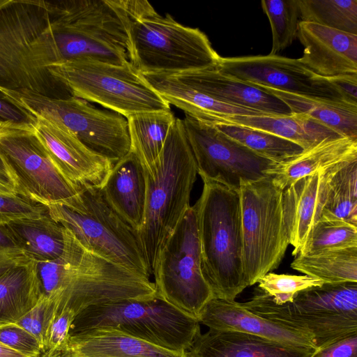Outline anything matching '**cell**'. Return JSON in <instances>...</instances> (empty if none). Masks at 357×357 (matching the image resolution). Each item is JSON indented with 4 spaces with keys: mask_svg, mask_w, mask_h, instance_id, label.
<instances>
[{
    "mask_svg": "<svg viewBox=\"0 0 357 357\" xmlns=\"http://www.w3.org/2000/svg\"><path fill=\"white\" fill-rule=\"evenodd\" d=\"M130 17V64L142 75L167 74L217 68L220 56L206 35L167 14L160 15L147 1L134 0Z\"/></svg>",
    "mask_w": 357,
    "mask_h": 357,
    "instance_id": "8992f818",
    "label": "cell"
},
{
    "mask_svg": "<svg viewBox=\"0 0 357 357\" xmlns=\"http://www.w3.org/2000/svg\"><path fill=\"white\" fill-rule=\"evenodd\" d=\"M0 342L27 356L42 357L44 354L38 340L15 323L0 324Z\"/></svg>",
    "mask_w": 357,
    "mask_h": 357,
    "instance_id": "60d3db41",
    "label": "cell"
},
{
    "mask_svg": "<svg viewBox=\"0 0 357 357\" xmlns=\"http://www.w3.org/2000/svg\"><path fill=\"white\" fill-rule=\"evenodd\" d=\"M152 275L156 296L194 319L213 298L202 271L195 204L160 251Z\"/></svg>",
    "mask_w": 357,
    "mask_h": 357,
    "instance_id": "4fadbf2b",
    "label": "cell"
},
{
    "mask_svg": "<svg viewBox=\"0 0 357 357\" xmlns=\"http://www.w3.org/2000/svg\"><path fill=\"white\" fill-rule=\"evenodd\" d=\"M8 1L9 0H0V8L6 5Z\"/></svg>",
    "mask_w": 357,
    "mask_h": 357,
    "instance_id": "c3c4849f",
    "label": "cell"
},
{
    "mask_svg": "<svg viewBox=\"0 0 357 357\" xmlns=\"http://www.w3.org/2000/svg\"><path fill=\"white\" fill-rule=\"evenodd\" d=\"M130 151L149 172L159 158L176 117L169 111L137 113L126 118Z\"/></svg>",
    "mask_w": 357,
    "mask_h": 357,
    "instance_id": "f546056e",
    "label": "cell"
},
{
    "mask_svg": "<svg viewBox=\"0 0 357 357\" xmlns=\"http://www.w3.org/2000/svg\"><path fill=\"white\" fill-rule=\"evenodd\" d=\"M243 236V266L247 286L276 269L289 245L284 221L282 190L271 176L239 189Z\"/></svg>",
    "mask_w": 357,
    "mask_h": 357,
    "instance_id": "7c38bea8",
    "label": "cell"
},
{
    "mask_svg": "<svg viewBox=\"0 0 357 357\" xmlns=\"http://www.w3.org/2000/svg\"><path fill=\"white\" fill-rule=\"evenodd\" d=\"M33 130L57 167L73 183L100 188L114 162L88 149L64 126L35 117Z\"/></svg>",
    "mask_w": 357,
    "mask_h": 357,
    "instance_id": "e0dca14e",
    "label": "cell"
},
{
    "mask_svg": "<svg viewBox=\"0 0 357 357\" xmlns=\"http://www.w3.org/2000/svg\"><path fill=\"white\" fill-rule=\"evenodd\" d=\"M59 357H72L70 354L68 352V353H66V354H62L61 356H60Z\"/></svg>",
    "mask_w": 357,
    "mask_h": 357,
    "instance_id": "681fc988",
    "label": "cell"
},
{
    "mask_svg": "<svg viewBox=\"0 0 357 357\" xmlns=\"http://www.w3.org/2000/svg\"><path fill=\"white\" fill-rule=\"evenodd\" d=\"M64 234L62 254L52 261L37 262L43 293L55 297L57 313L70 308L77 316L95 305L157 296L150 278L91 252L66 228Z\"/></svg>",
    "mask_w": 357,
    "mask_h": 357,
    "instance_id": "7a4b0ae2",
    "label": "cell"
},
{
    "mask_svg": "<svg viewBox=\"0 0 357 357\" xmlns=\"http://www.w3.org/2000/svg\"><path fill=\"white\" fill-rule=\"evenodd\" d=\"M0 191L20 194L17 180L8 162L0 151Z\"/></svg>",
    "mask_w": 357,
    "mask_h": 357,
    "instance_id": "bcb514c9",
    "label": "cell"
},
{
    "mask_svg": "<svg viewBox=\"0 0 357 357\" xmlns=\"http://www.w3.org/2000/svg\"><path fill=\"white\" fill-rule=\"evenodd\" d=\"M0 96L32 116L59 123L88 149L114 163L130 151L127 119L71 96L56 98L0 88Z\"/></svg>",
    "mask_w": 357,
    "mask_h": 357,
    "instance_id": "8fae6325",
    "label": "cell"
},
{
    "mask_svg": "<svg viewBox=\"0 0 357 357\" xmlns=\"http://www.w3.org/2000/svg\"><path fill=\"white\" fill-rule=\"evenodd\" d=\"M340 165L301 178L282 190L284 221L293 256L299 254L312 227L320 220L330 176Z\"/></svg>",
    "mask_w": 357,
    "mask_h": 357,
    "instance_id": "d6986e66",
    "label": "cell"
},
{
    "mask_svg": "<svg viewBox=\"0 0 357 357\" xmlns=\"http://www.w3.org/2000/svg\"><path fill=\"white\" fill-rule=\"evenodd\" d=\"M280 99L293 114L307 116L342 137L357 139V105L253 85Z\"/></svg>",
    "mask_w": 357,
    "mask_h": 357,
    "instance_id": "83f0119b",
    "label": "cell"
},
{
    "mask_svg": "<svg viewBox=\"0 0 357 357\" xmlns=\"http://www.w3.org/2000/svg\"><path fill=\"white\" fill-rule=\"evenodd\" d=\"M197 320L208 329L248 333L289 345L317 349L310 335L255 314L235 301L212 298Z\"/></svg>",
    "mask_w": 357,
    "mask_h": 357,
    "instance_id": "ffe728a7",
    "label": "cell"
},
{
    "mask_svg": "<svg viewBox=\"0 0 357 357\" xmlns=\"http://www.w3.org/2000/svg\"><path fill=\"white\" fill-rule=\"evenodd\" d=\"M36 119L0 96V125L4 123L34 124Z\"/></svg>",
    "mask_w": 357,
    "mask_h": 357,
    "instance_id": "7bdbcfd3",
    "label": "cell"
},
{
    "mask_svg": "<svg viewBox=\"0 0 357 357\" xmlns=\"http://www.w3.org/2000/svg\"><path fill=\"white\" fill-rule=\"evenodd\" d=\"M213 126L229 138L274 162L284 161L303 150L291 141L262 130L236 125Z\"/></svg>",
    "mask_w": 357,
    "mask_h": 357,
    "instance_id": "d6a6232c",
    "label": "cell"
},
{
    "mask_svg": "<svg viewBox=\"0 0 357 357\" xmlns=\"http://www.w3.org/2000/svg\"><path fill=\"white\" fill-rule=\"evenodd\" d=\"M77 314L64 308L55 315L50 326L43 357H59L69 351L70 331Z\"/></svg>",
    "mask_w": 357,
    "mask_h": 357,
    "instance_id": "ab89813d",
    "label": "cell"
},
{
    "mask_svg": "<svg viewBox=\"0 0 357 357\" xmlns=\"http://www.w3.org/2000/svg\"><path fill=\"white\" fill-rule=\"evenodd\" d=\"M48 2L59 63H130V17L124 0Z\"/></svg>",
    "mask_w": 357,
    "mask_h": 357,
    "instance_id": "277c9868",
    "label": "cell"
},
{
    "mask_svg": "<svg viewBox=\"0 0 357 357\" xmlns=\"http://www.w3.org/2000/svg\"><path fill=\"white\" fill-rule=\"evenodd\" d=\"M297 38L304 47L299 61L317 75H357V35L301 21Z\"/></svg>",
    "mask_w": 357,
    "mask_h": 357,
    "instance_id": "ac0fdd59",
    "label": "cell"
},
{
    "mask_svg": "<svg viewBox=\"0 0 357 357\" xmlns=\"http://www.w3.org/2000/svg\"><path fill=\"white\" fill-rule=\"evenodd\" d=\"M144 174L145 213L136 233L152 275L160 251L191 206L198 174L183 119L176 118L159 158Z\"/></svg>",
    "mask_w": 357,
    "mask_h": 357,
    "instance_id": "3957f363",
    "label": "cell"
},
{
    "mask_svg": "<svg viewBox=\"0 0 357 357\" xmlns=\"http://www.w3.org/2000/svg\"><path fill=\"white\" fill-rule=\"evenodd\" d=\"M357 247V226L342 220H320L312 227L298 255Z\"/></svg>",
    "mask_w": 357,
    "mask_h": 357,
    "instance_id": "e575fe53",
    "label": "cell"
},
{
    "mask_svg": "<svg viewBox=\"0 0 357 357\" xmlns=\"http://www.w3.org/2000/svg\"><path fill=\"white\" fill-rule=\"evenodd\" d=\"M320 220L357 226V160L340 164L331 174Z\"/></svg>",
    "mask_w": 357,
    "mask_h": 357,
    "instance_id": "1f68e13d",
    "label": "cell"
},
{
    "mask_svg": "<svg viewBox=\"0 0 357 357\" xmlns=\"http://www.w3.org/2000/svg\"></svg>",
    "mask_w": 357,
    "mask_h": 357,
    "instance_id": "f907efd6",
    "label": "cell"
},
{
    "mask_svg": "<svg viewBox=\"0 0 357 357\" xmlns=\"http://www.w3.org/2000/svg\"><path fill=\"white\" fill-rule=\"evenodd\" d=\"M262 10L268 17L272 31V47L275 55L289 47L297 38L301 22L297 0H263Z\"/></svg>",
    "mask_w": 357,
    "mask_h": 357,
    "instance_id": "d590c367",
    "label": "cell"
},
{
    "mask_svg": "<svg viewBox=\"0 0 357 357\" xmlns=\"http://www.w3.org/2000/svg\"><path fill=\"white\" fill-rule=\"evenodd\" d=\"M258 287L270 296L278 305L291 302L300 291L324 284L321 280L306 275L277 274L269 272L257 282Z\"/></svg>",
    "mask_w": 357,
    "mask_h": 357,
    "instance_id": "8d00e7d4",
    "label": "cell"
},
{
    "mask_svg": "<svg viewBox=\"0 0 357 357\" xmlns=\"http://www.w3.org/2000/svg\"><path fill=\"white\" fill-rule=\"evenodd\" d=\"M301 22L357 35V0H297Z\"/></svg>",
    "mask_w": 357,
    "mask_h": 357,
    "instance_id": "836d02e7",
    "label": "cell"
},
{
    "mask_svg": "<svg viewBox=\"0 0 357 357\" xmlns=\"http://www.w3.org/2000/svg\"><path fill=\"white\" fill-rule=\"evenodd\" d=\"M0 151L15 175L20 195L36 202L68 205L82 188L57 167L36 135L33 124H1Z\"/></svg>",
    "mask_w": 357,
    "mask_h": 357,
    "instance_id": "5bb4252c",
    "label": "cell"
},
{
    "mask_svg": "<svg viewBox=\"0 0 357 357\" xmlns=\"http://www.w3.org/2000/svg\"><path fill=\"white\" fill-rule=\"evenodd\" d=\"M174 74L188 86L220 102L269 114H291L276 96L226 75L218 67Z\"/></svg>",
    "mask_w": 357,
    "mask_h": 357,
    "instance_id": "44dd1931",
    "label": "cell"
},
{
    "mask_svg": "<svg viewBox=\"0 0 357 357\" xmlns=\"http://www.w3.org/2000/svg\"><path fill=\"white\" fill-rule=\"evenodd\" d=\"M48 213L46 206L16 193L0 191V226L22 219L35 218Z\"/></svg>",
    "mask_w": 357,
    "mask_h": 357,
    "instance_id": "f35d334b",
    "label": "cell"
},
{
    "mask_svg": "<svg viewBox=\"0 0 357 357\" xmlns=\"http://www.w3.org/2000/svg\"><path fill=\"white\" fill-rule=\"evenodd\" d=\"M24 252L13 246H0V275L10 267L31 261Z\"/></svg>",
    "mask_w": 357,
    "mask_h": 357,
    "instance_id": "f6af8a7d",
    "label": "cell"
},
{
    "mask_svg": "<svg viewBox=\"0 0 357 357\" xmlns=\"http://www.w3.org/2000/svg\"><path fill=\"white\" fill-rule=\"evenodd\" d=\"M68 353L72 357H188L187 351L163 348L110 327L71 335Z\"/></svg>",
    "mask_w": 357,
    "mask_h": 357,
    "instance_id": "d4e9b609",
    "label": "cell"
},
{
    "mask_svg": "<svg viewBox=\"0 0 357 357\" xmlns=\"http://www.w3.org/2000/svg\"><path fill=\"white\" fill-rule=\"evenodd\" d=\"M0 229L12 246L36 262L52 261L64 250V227L48 213L12 221L1 225Z\"/></svg>",
    "mask_w": 357,
    "mask_h": 357,
    "instance_id": "4316f807",
    "label": "cell"
},
{
    "mask_svg": "<svg viewBox=\"0 0 357 357\" xmlns=\"http://www.w3.org/2000/svg\"><path fill=\"white\" fill-rule=\"evenodd\" d=\"M316 350L248 333L208 329L197 334L187 351L188 357H310Z\"/></svg>",
    "mask_w": 357,
    "mask_h": 357,
    "instance_id": "7402d4cb",
    "label": "cell"
},
{
    "mask_svg": "<svg viewBox=\"0 0 357 357\" xmlns=\"http://www.w3.org/2000/svg\"><path fill=\"white\" fill-rule=\"evenodd\" d=\"M291 267L324 283L357 282V247L298 255Z\"/></svg>",
    "mask_w": 357,
    "mask_h": 357,
    "instance_id": "4dcf8cb0",
    "label": "cell"
},
{
    "mask_svg": "<svg viewBox=\"0 0 357 357\" xmlns=\"http://www.w3.org/2000/svg\"><path fill=\"white\" fill-rule=\"evenodd\" d=\"M186 137L202 180L239 190L243 184L268 176L274 162L229 138L215 126L185 115Z\"/></svg>",
    "mask_w": 357,
    "mask_h": 357,
    "instance_id": "9a60e30c",
    "label": "cell"
},
{
    "mask_svg": "<svg viewBox=\"0 0 357 357\" xmlns=\"http://www.w3.org/2000/svg\"><path fill=\"white\" fill-rule=\"evenodd\" d=\"M241 304L255 314L310 335L317 349L357 335V282L324 283L282 305L257 287Z\"/></svg>",
    "mask_w": 357,
    "mask_h": 357,
    "instance_id": "52a82bcc",
    "label": "cell"
},
{
    "mask_svg": "<svg viewBox=\"0 0 357 357\" xmlns=\"http://www.w3.org/2000/svg\"><path fill=\"white\" fill-rule=\"evenodd\" d=\"M195 204L202 266L213 298L234 301L246 287L239 190L202 180Z\"/></svg>",
    "mask_w": 357,
    "mask_h": 357,
    "instance_id": "5b68a950",
    "label": "cell"
},
{
    "mask_svg": "<svg viewBox=\"0 0 357 357\" xmlns=\"http://www.w3.org/2000/svg\"><path fill=\"white\" fill-rule=\"evenodd\" d=\"M327 78L347 101L357 105V75H341Z\"/></svg>",
    "mask_w": 357,
    "mask_h": 357,
    "instance_id": "ee69618b",
    "label": "cell"
},
{
    "mask_svg": "<svg viewBox=\"0 0 357 357\" xmlns=\"http://www.w3.org/2000/svg\"><path fill=\"white\" fill-rule=\"evenodd\" d=\"M354 160H357L356 139L328 137L291 158L274 162L267 175L283 190L301 178Z\"/></svg>",
    "mask_w": 357,
    "mask_h": 357,
    "instance_id": "cb8c5ba5",
    "label": "cell"
},
{
    "mask_svg": "<svg viewBox=\"0 0 357 357\" xmlns=\"http://www.w3.org/2000/svg\"><path fill=\"white\" fill-rule=\"evenodd\" d=\"M50 71L72 96L98 103L126 119L137 113L171 110L130 63L74 60L57 63Z\"/></svg>",
    "mask_w": 357,
    "mask_h": 357,
    "instance_id": "30bf717a",
    "label": "cell"
},
{
    "mask_svg": "<svg viewBox=\"0 0 357 357\" xmlns=\"http://www.w3.org/2000/svg\"><path fill=\"white\" fill-rule=\"evenodd\" d=\"M110 327L150 343L188 351L201 332L197 319L158 298L127 299L90 306L75 318L70 335Z\"/></svg>",
    "mask_w": 357,
    "mask_h": 357,
    "instance_id": "9c48e42d",
    "label": "cell"
},
{
    "mask_svg": "<svg viewBox=\"0 0 357 357\" xmlns=\"http://www.w3.org/2000/svg\"><path fill=\"white\" fill-rule=\"evenodd\" d=\"M204 123L211 125H236L262 130L291 141L303 149H306L326 138L342 137L317 121L300 114L220 115Z\"/></svg>",
    "mask_w": 357,
    "mask_h": 357,
    "instance_id": "484cf974",
    "label": "cell"
},
{
    "mask_svg": "<svg viewBox=\"0 0 357 357\" xmlns=\"http://www.w3.org/2000/svg\"><path fill=\"white\" fill-rule=\"evenodd\" d=\"M43 294L37 262L31 260L0 275V324L15 323Z\"/></svg>",
    "mask_w": 357,
    "mask_h": 357,
    "instance_id": "f1b7e54d",
    "label": "cell"
},
{
    "mask_svg": "<svg viewBox=\"0 0 357 357\" xmlns=\"http://www.w3.org/2000/svg\"><path fill=\"white\" fill-rule=\"evenodd\" d=\"M310 357H357V335L317 349Z\"/></svg>",
    "mask_w": 357,
    "mask_h": 357,
    "instance_id": "b9f144b4",
    "label": "cell"
},
{
    "mask_svg": "<svg viewBox=\"0 0 357 357\" xmlns=\"http://www.w3.org/2000/svg\"><path fill=\"white\" fill-rule=\"evenodd\" d=\"M49 215L91 252L131 271L151 273L137 233L107 204L101 190L82 187L68 205L47 206Z\"/></svg>",
    "mask_w": 357,
    "mask_h": 357,
    "instance_id": "ba28073f",
    "label": "cell"
},
{
    "mask_svg": "<svg viewBox=\"0 0 357 357\" xmlns=\"http://www.w3.org/2000/svg\"><path fill=\"white\" fill-rule=\"evenodd\" d=\"M59 63L47 1L9 0L0 8V88L68 98L50 71Z\"/></svg>",
    "mask_w": 357,
    "mask_h": 357,
    "instance_id": "6da1fadb",
    "label": "cell"
},
{
    "mask_svg": "<svg viewBox=\"0 0 357 357\" xmlns=\"http://www.w3.org/2000/svg\"><path fill=\"white\" fill-rule=\"evenodd\" d=\"M0 357H33L20 353L0 342ZM43 357V356H42Z\"/></svg>",
    "mask_w": 357,
    "mask_h": 357,
    "instance_id": "7dc6e473",
    "label": "cell"
},
{
    "mask_svg": "<svg viewBox=\"0 0 357 357\" xmlns=\"http://www.w3.org/2000/svg\"><path fill=\"white\" fill-rule=\"evenodd\" d=\"M218 68L251 85H261L303 96L348 102L327 77L317 75L298 59L278 54L220 57Z\"/></svg>",
    "mask_w": 357,
    "mask_h": 357,
    "instance_id": "2e32d148",
    "label": "cell"
},
{
    "mask_svg": "<svg viewBox=\"0 0 357 357\" xmlns=\"http://www.w3.org/2000/svg\"><path fill=\"white\" fill-rule=\"evenodd\" d=\"M111 208L136 231L145 213L146 179L143 166L130 151L116 161L100 188Z\"/></svg>",
    "mask_w": 357,
    "mask_h": 357,
    "instance_id": "603a6c76",
    "label": "cell"
},
{
    "mask_svg": "<svg viewBox=\"0 0 357 357\" xmlns=\"http://www.w3.org/2000/svg\"><path fill=\"white\" fill-rule=\"evenodd\" d=\"M56 313L54 298L43 293L37 304L15 324L34 336L45 353L48 332Z\"/></svg>",
    "mask_w": 357,
    "mask_h": 357,
    "instance_id": "74e56055",
    "label": "cell"
}]
</instances>
